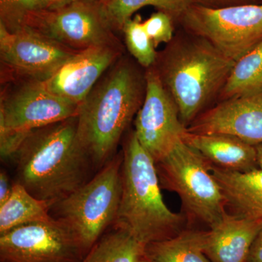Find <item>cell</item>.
<instances>
[{
  "label": "cell",
  "mask_w": 262,
  "mask_h": 262,
  "mask_svg": "<svg viewBox=\"0 0 262 262\" xmlns=\"http://www.w3.org/2000/svg\"><path fill=\"white\" fill-rule=\"evenodd\" d=\"M145 70L120 57L79 106L77 134L92 164L103 167L115 156L124 133L146 94Z\"/></svg>",
  "instance_id": "6da1fadb"
},
{
  "label": "cell",
  "mask_w": 262,
  "mask_h": 262,
  "mask_svg": "<svg viewBox=\"0 0 262 262\" xmlns=\"http://www.w3.org/2000/svg\"><path fill=\"white\" fill-rule=\"evenodd\" d=\"M77 128L76 116L31 131L12 158L16 182L38 199L56 204L87 182L92 162Z\"/></svg>",
  "instance_id": "7a4b0ae2"
},
{
  "label": "cell",
  "mask_w": 262,
  "mask_h": 262,
  "mask_svg": "<svg viewBox=\"0 0 262 262\" xmlns=\"http://www.w3.org/2000/svg\"><path fill=\"white\" fill-rule=\"evenodd\" d=\"M234 62L207 39L182 28L158 52L154 67L184 126L218 99Z\"/></svg>",
  "instance_id": "3957f363"
},
{
  "label": "cell",
  "mask_w": 262,
  "mask_h": 262,
  "mask_svg": "<svg viewBox=\"0 0 262 262\" xmlns=\"http://www.w3.org/2000/svg\"><path fill=\"white\" fill-rule=\"evenodd\" d=\"M122 155L121 200L115 228L146 246L183 232L187 220L183 213L170 211L164 202L155 160L134 130L124 143Z\"/></svg>",
  "instance_id": "277c9868"
},
{
  "label": "cell",
  "mask_w": 262,
  "mask_h": 262,
  "mask_svg": "<svg viewBox=\"0 0 262 262\" xmlns=\"http://www.w3.org/2000/svg\"><path fill=\"white\" fill-rule=\"evenodd\" d=\"M160 187L177 193L188 225L211 227L227 213L225 196L211 171V164L181 140L155 163Z\"/></svg>",
  "instance_id": "5b68a950"
},
{
  "label": "cell",
  "mask_w": 262,
  "mask_h": 262,
  "mask_svg": "<svg viewBox=\"0 0 262 262\" xmlns=\"http://www.w3.org/2000/svg\"><path fill=\"white\" fill-rule=\"evenodd\" d=\"M3 85L0 98V155L3 160L12 159L31 131L78 113L80 105L52 94L39 81Z\"/></svg>",
  "instance_id": "8992f818"
},
{
  "label": "cell",
  "mask_w": 262,
  "mask_h": 262,
  "mask_svg": "<svg viewBox=\"0 0 262 262\" xmlns=\"http://www.w3.org/2000/svg\"><path fill=\"white\" fill-rule=\"evenodd\" d=\"M122 151L115 155L97 174L53 205L59 219L75 231L91 251L108 226L114 225L122 194Z\"/></svg>",
  "instance_id": "52a82bcc"
},
{
  "label": "cell",
  "mask_w": 262,
  "mask_h": 262,
  "mask_svg": "<svg viewBox=\"0 0 262 262\" xmlns=\"http://www.w3.org/2000/svg\"><path fill=\"white\" fill-rule=\"evenodd\" d=\"M177 24L236 61L262 42V3L221 8L192 4Z\"/></svg>",
  "instance_id": "ba28073f"
},
{
  "label": "cell",
  "mask_w": 262,
  "mask_h": 262,
  "mask_svg": "<svg viewBox=\"0 0 262 262\" xmlns=\"http://www.w3.org/2000/svg\"><path fill=\"white\" fill-rule=\"evenodd\" d=\"M22 27L77 52L96 46L122 45L108 24L102 5L83 0L32 12Z\"/></svg>",
  "instance_id": "9c48e42d"
},
{
  "label": "cell",
  "mask_w": 262,
  "mask_h": 262,
  "mask_svg": "<svg viewBox=\"0 0 262 262\" xmlns=\"http://www.w3.org/2000/svg\"><path fill=\"white\" fill-rule=\"evenodd\" d=\"M89 252L70 226L53 217L0 234L2 262H82Z\"/></svg>",
  "instance_id": "30bf717a"
},
{
  "label": "cell",
  "mask_w": 262,
  "mask_h": 262,
  "mask_svg": "<svg viewBox=\"0 0 262 262\" xmlns=\"http://www.w3.org/2000/svg\"><path fill=\"white\" fill-rule=\"evenodd\" d=\"M77 53L26 27L11 32L0 24L2 84L47 80Z\"/></svg>",
  "instance_id": "8fae6325"
},
{
  "label": "cell",
  "mask_w": 262,
  "mask_h": 262,
  "mask_svg": "<svg viewBox=\"0 0 262 262\" xmlns=\"http://www.w3.org/2000/svg\"><path fill=\"white\" fill-rule=\"evenodd\" d=\"M145 76V98L136 115L134 130L141 145L158 163L182 140L187 127L154 66L146 69Z\"/></svg>",
  "instance_id": "7c38bea8"
},
{
  "label": "cell",
  "mask_w": 262,
  "mask_h": 262,
  "mask_svg": "<svg viewBox=\"0 0 262 262\" xmlns=\"http://www.w3.org/2000/svg\"><path fill=\"white\" fill-rule=\"evenodd\" d=\"M124 52L122 45L96 46L77 52L41 84L52 94L80 105Z\"/></svg>",
  "instance_id": "4fadbf2b"
},
{
  "label": "cell",
  "mask_w": 262,
  "mask_h": 262,
  "mask_svg": "<svg viewBox=\"0 0 262 262\" xmlns=\"http://www.w3.org/2000/svg\"><path fill=\"white\" fill-rule=\"evenodd\" d=\"M199 134H225L257 146L262 144V93L220 101L187 127Z\"/></svg>",
  "instance_id": "5bb4252c"
},
{
  "label": "cell",
  "mask_w": 262,
  "mask_h": 262,
  "mask_svg": "<svg viewBox=\"0 0 262 262\" xmlns=\"http://www.w3.org/2000/svg\"><path fill=\"white\" fill-rule=\"evenodd\" d=\"M262 229V218L229 213L208 230H201L203 251L211 262H247L250 249Z\"/></svg>",
  "instance_id": "9a60e30c"
},
{
  "label": "cell",
  "mask_w": 262,
  "mask_h": 262,
  "mask_svg": "<svg viewBox=\"0 0 262 262\" xmlns=\"http://www.w3.org/2000/svg\"><path fill=\"white\" fill-rule=\"evenodd\" d=\"M182 141L219 168L244 172L258 165L256 146L234 136L192 134L186 130Z\"/></svg>",
  "instance_id": "2e32d148"
},
{
  "label": "cell",
  "mask_w": 262,
  "mask_h": 262,
  "mask_svg": "<svg viewBox=\"0 0 262 262\" xmlns=\"http://www.w3.org/2000/svg\"><path fill=\"white\" fill-rule=\"evenodd\" d=\"M213 177L225 196L232 214L248 219L262 218V169L248 171L226 170L211 165Z\"/></svg>",
  "instance_id": "e0dca14e"
},
{
  "label": "cell",
  "mask_w": 262,
  "mask_h": 262,
  "mask_svg": "<svg viewBox=\"0 0 262 262\" xmlns=\"http://www.w3.org/2000/svg\"><path fill=\"white\" fill-rule=\"evenodd\" d=\"M53 205L51 202L38 199L15 182L10 198L0 206V234L20 226L51 220L53 217L50 211Z\"/></svg>",
  "instance_id": "ac0fdd59"
},
{
  "label": "cell",
  "mask_w": 262,
  "mask_h": 262,
  "mask_svg": "<svg viewBox=\"0 0 262 262\" xmlns=\"http://www.w3.org/2000/svg\"><path fill=\"white\" fill-rule=\"evenodd\" d=\"M262 93V42L234 62L219 101Z\"/></svg>",
  "instance_id": "d6986e66"
},
{
  "label": "cell",
  "mask_w": 262,
  "mask_h": 262,
  "mask_svg": "<svg viewBox=\"0 0 262 262\" xmlns=\"http://www.w3.org/2000/svg\"><path fill=\"white\" fill-rule=\"evenodd\" d=\"M146 253L151 262H211L203 251L201 230L194 229L146 245Z\"/></svg>",
  "instance_id": "ffe728a7"
},
{
  "label": "cell",
  "mask_w": 262,
  "mask_h": 262,
  "mask_svg": "<svg viewBox=\"0 0 262 262\" xmlns=\"http://www.w3.org/2000/svg\"><path fill=\"white\" fill-rule=\"evenodd\" d=\"M192 0H108L102 5L105 17L115 32H122L124 24L141 8L152 6L170 15L177 24Z\"/></svg>",
  "instance_id": "44dd1931"
},
{
  "label": "cell",
  "mask_w": 262,
  "mask_h": 262,
  "mask_svg": "<svg viewBox=\"0 0 262 262\" xmlns=\"http://www.w3.org/2000/svg\"><path fill=\"white\" fill-rule=\"evenodd\" d=\"M146 246L125 231L115 228L92 248L89 262H147Z\"/></svg>",
  "instance_id": "7402d4cb"
},
{
  "label": "cell",
  "mask_w": 262,
  "mask_h": 262,
  "mask_svg": "<svg viewBox=\"0 0 262 262\" xmlns=\"http://www.w3.org/2000/svg\"><path fill=\"white\" fill-rule=\"evenodd\" d=\"M122 32L127 51L138 64L148 69L155 65L158 52L143 24L140 15L130 18L124 24Z\"/></svg>",
  "instance_id": "603a6c76"
},
{
  "label": "cell",
  "mask_w": 262,
  "mask_h": 262,
  "mask_svg": "<svg viewBox=\"0 0 262 262\" xmlns=\"http://www.w3.org/2000/svg\"><path fill=\"white\" fill-rule=\"evenodd\" d=\"M45 8L43 0H0V24L9 32H15L22 28L29 13Z\"/></svg>",
  "instance_id": "cb8c5ba5"
},
{
  "label": "cell",
  "mask_w": 262,
  "mask_h": 262,
  "mask_svg": "<svg viewBox=\"0 0 262 262\" xmlns=\"http://www.w3.org/2000/svg\"><path fill=\"white\" fill-rule=\"evenodd\" d=\"M146 33L155 48L160 44L170 42L174 37V20L170 15L162 11L153 13L143 21Z\"/></svg>",
  "instance_id": "d4e9b609"
},
{
  "label": "cell",
  "mask_w": 262,
  "mask_h": 262,
  "mask_svg": "<svg viewBox=\"0 0 262 262\" xmlns=\"http://www.w3.org/2000/svg\"><path fill=\"white\" fill-rule=\"evenodd\" d=\"M194 4L211 8H226L236 5L258 4V0H192Z\"/></svg>",
  "instance_id": "484cf974"
},
{
  "label": "cell",
  "mask_w": 262,
  "mask_h": 262,
  "mask_svg": "<svg viewBox=\"0 0 262 262\" xmlns=\"http://www.w3.org/2000/svg\"><path fill=\"white\" fill-rule=\"evenodd\" d=\"M13 185L10 184L9 177L4 170L0 173V206L8 201L13 191Z\"/></svg>",
  "instance_id": "4316f807"
},
{
  "label": "cell",
  "mask_w": 262,
  "mask_h": 262,
  "mask_svg": "<svg viewBox=\"0 0 262 262\" xmlns=\"http://www.w3.org/2000/svg\"><path fill=\"white\" fill-rule=\"evenodd\" d=\"M247 262H262V229L253 241Z\"/></svg>",
  "instance_id": "83f0119b"
},
{
  "label": "cell",
  "mask_w": 262,
  "mask_h": 262,
  "mask_svg": "<svg viewBox=\"0 0 262 262\" xmlns=\"http://www.w3.org/2000/svg\"><path fill=\"white\" fill-rule=\"evenodd\" d=\"M73 0H43L46 8H56L71 3Z\"/></svg>",
  "instance_id": "f1b7e54d"
},
{
  "label": "cell",
  "mask_w": 262,
  "mask_h": 262,
  "mask_svg": "<svg viewBox=\"0 0 262 262\" xmlns=\"http://www.w3.org/2000/svg\"><path fill=\"white\" fill-rule=\"evenodd\" d=\"M256 151H257V162L259 168L262 169V144L256 146Z\"/></svg>",
  "instance_id": "f546056e"
},
{
  "label": "cell",
  "mask_w": 262,
  "mask_h": 262,
  "mask_svg": "<svg viewBox=\"0 0 262 262\" xmlns=\"http://www.w3.org/2000/svg\"><path fill=\"white\" fill-rule=\"evenodd\" d=\"M83 1L89 2V3H94V4L103 5L108 0H83Z\"/></svg>",
  "instance_id": "4dcf8cb0"
},
{
  "label": "cell",
  "mask_w": 262,
  "mask_h": 262,
  "mask_svg": "<svg viewBox=\"0 0 262 262\" xmlns=\"http://www.w3.org/2000/svg\"><path fill=\"white\" fill-rule=\"evenodd\" d=\"M90 259V252L89 253V254L87 255V256H86L85 258H84V260L82 262H89Z\"/></svg>",
  "instance_id": "1f68e13d"
},
{
  "label": "cell",
  "mask_w": 262,
  "mask_h": 262,
  "mask_svg": "<svg viewBox=\"0 0 262 262\" xmlns=\"http://www.w3.org/2000/svg\"><path fill=\"white\" fill-rule=\"evenodd\" d=\"M258 4H261L262 0H258Z\"/></svg>",
  "instance_id": "d6a6232c"
},
{
  "label": "cell",
  "mask_w": 262,
  "mask_h": 262,
  "mask_svg": "<svg viewBox=\"0 0 262 262\" xmlns=\"http://www.w3.org/2000/svg\"><path fill=\"white\" fill-rule=\"evenodd\" d=\"M147 262H151V261H150L149 260H148V261Z\"/></svg>",
  "instance_id": "836d02e7"
}]
</instances>
